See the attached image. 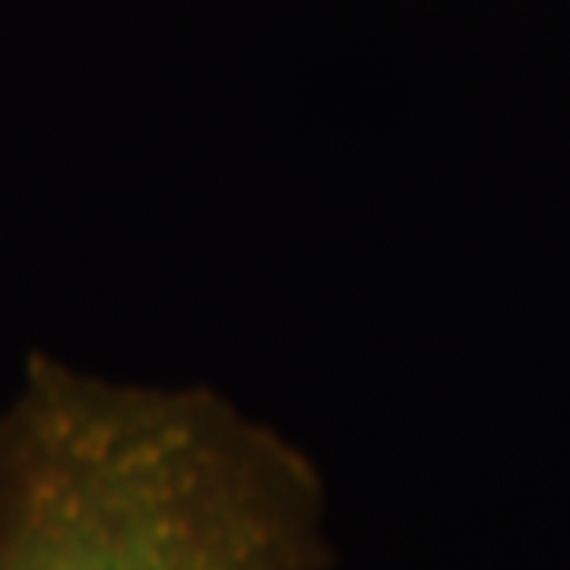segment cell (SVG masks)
Returning a JSON list of instances; mask_svg holds the SVG:
<instances>
[{"label": "cell", "instance_id": "1", "mask_svg": "<svg viewBox=\"0 0 570 570\" xmlns=\"http://www.w3.org/2000/svg\"><path fill=\"white\" fill-rule=\"evenodd\" d=\"M326 479L225 393L32 355L0 415V570H333Z\"/></svg>", "mask_w": 570, "mask_h": 570}]
</instances>
